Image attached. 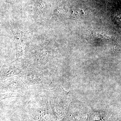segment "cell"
Listing matches in <instances>:
<instances>
[{
  "mask_svg": "<svg viewBox=\"0 0 121 121\" xmlns=\"http://www.w3.org/2000/svg\"><path fill=\"white\" fill-rule=\"evenodd\" d=\"M11 29L16 43L17 57L23 55L31 43L30 35L25 33L17 27L11 25Z\"/></svg>",
  "mask_w": 121,
  "mask_h": 121,
  "instance_id": "cell-1",
  "label": "cell"
}]
</instances>
